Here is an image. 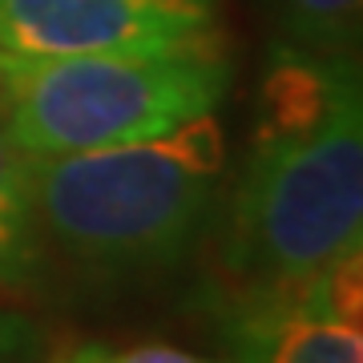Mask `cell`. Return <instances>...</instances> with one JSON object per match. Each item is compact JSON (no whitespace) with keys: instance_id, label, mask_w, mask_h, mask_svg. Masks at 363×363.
Listing matches in <instances>:
<instances>
[{"instance_id":"1","label":"cell","mask_w":363,"mask_h":363,"mask_svg":"<svg viewBox=\"0 0 363 363\" xmlns=\"http://www.w3.org/2000/svg\"><path fill=\"white\" fill-rule=\"evenodd\" d=\"M355 250H363L359 61L279 45L226 214L222 271L230 283H283Z\"/></svg>"},{"instance_id":"2","label":"cell","mask_w":363,"mask_h":363,"mask_svg":"<svg viewBox=\"0 0 363 363\" xmlns=\"http://www.w3.org/2000/svg\"><path fill=\"white\" fill-rule=\"evenodd\" d=\"M222 125L206 113L162 138L28 157L40 234L93 274H154L190 255L222 182Z\"/></svg>"},{"instance_id":"3","label":"cell","mask_w":363,"mask_h":363,"mask_svg":"<svg viewBox=\"0 0 363 363\" xmlns=\"http://www.w3.org/2000/svg\"><path fill=\"white\" fill-rule=\"evenodd\" d=\"M230 61L218 37L101 52H0V105L28 157L130 145L218 113Z\"/></svg>"},{"instance_id":"4","label":"cell","mask_w":363,"mask_h":363,"mask_svg":"<svg viewBox=\"0 0 363 363\" xmlns=\"http://www.w3.org/2000/svg\"><path fill=\"white\" fill-rule=\"evenodd\" d=\"M214 323L234 363H363V250L283 283H230Z\"/></svg>"},{"instance_id":"5","label":"cell","mask_w":363,"mask_h":363,"mask_svg":"<svg viewBox=\"0 0 363 363\" xmlns=\"http://www.w3.org/2000/svg\"><path fill=\"white\" fill-rule=\"evenodd\" d=\"M218 0H0V52L154 49L210 40Z\"/></svg>"},{"instance_id":"6","label":"cell","mask_w":363,"mask_h":363,"mask_svg":"<svg viewBox=\"0 0 363 363\" xmlns=\"http://www.w3.org/2000/svg\"><path fill=\"white\" fill-rule=\"evenodd\" d=\"M40 222L33 206L28 154L13 142L0 105V286H25L40 267Z\"/></svg>"},{"instance_id":"7","label":"cell","mask_w":363,"mask_h":363,"mask_svg":"<svg viewBox=\"0 0 363 363\" xmlns=\"http://www.w3.org/2000/svg\"><path fill=\"white\" fill-rule=\"evenodd\" d=\"M363 0H279L283 45L319 57H355Z\"/></svg>"},{"instance_id":"8","label":"cell","mask_w":363,"mask_h":363,"mask_svg":"<svg viewBox=\"0 0 363 363\" xmlns=\"http://www.w3.org/2000/svg\"><path fill=\"white\" fill-rule=\"evenodd\" d=\"M45 363H234V359H206L186 347H169V343H130V347H113V343H77L69 351H52Z\"/></svg>"},{"instance_id":"9","label":"cell","mask_w":363,"mask_h":363,"mask_svg":"<svg viewBox=\"0 0 363 363\" xmlns=\"http://www.w3.org/2000/svg\"><path fill=\"white\" fill-rule=\"evenodd\" d=\"M0 363H45V339L37 323L0 307Z\"/></svg>"}]
</instances>
